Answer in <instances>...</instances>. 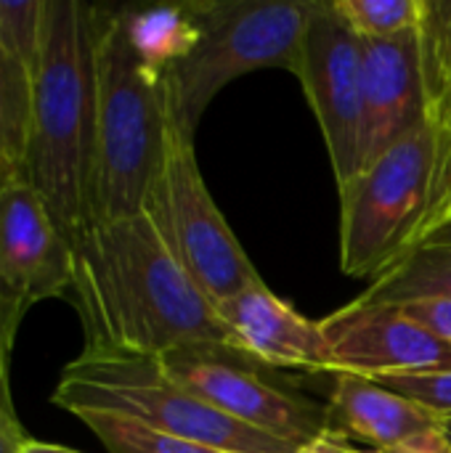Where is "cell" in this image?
<instances>
[{
    "instance_id": "cell-1",
    "label": "cell",
    "mask_w": 451,
    "mask_h": 453,
    "mask_svg": "<svg viewBox=\"0 0 451 453\" xmlns=\"http://www.w3.org/2000/svg\"><path fill=\"white\" fill-rule=\"evenodd\" d=\"M72 305L85 353L159 358L237 342L210 297L165 247L146 212L88 226L72 244Z\"/></svg>"
},
{
    "instance_id": "cell-2",
    "label": "cell",
    "mask_w": 451,
    "mask_h": 453,
    "mask_svg": "<svg viewBox=\"0 0 451 453\" xmlns=\"http://www.w3.org/2000/svg\"><path fill=\"white\" fill-rule=\"evenodd\" d=\"M98 5L45 0V35L32 77V117L19 178L48 204L69 244L90 226L96 151Z\"/></svg>"
},
{
    "instance_id": "cell-3",
    "label": "cell",
    "mask_w": 451,
    "mask_h": 453,
    "mask_svg": "<svg viewBox=\"0 0 451 453\" xmlns=\"http://www.w3.org/2000/svg\"><path fill=\"white\" fill-rule=\"evenodd\" d=\"M167 130L165 74L130 42L125 8H98L90 226L144 212Z\"/></svg>"
},
{
    "instance_id": "cell-4",
    "label": "cell",
    "mask_w": 451,
    "mask_h": 453,
    "mask_svg": "<svg viewBox=\"0 0 451 453\" xmlns=\"http://www.w3.org/2000/svg\"><path fill=\"white\" fill-rule=\"evenodd\" d=\"M319 0H205L191 3L194 40L165 72L170 122L194 138L210 101L258 69L295 72Z\"/></svg>"
},
{
    "instance_id": "cell-5",
    "label": "cell",
    "mask_w": 451,
    "mask_h": 453,
    "mask_svg": "<svg viewBox=\"0 0 451 453\" xmlns=\"http://www.w3.org/2000/svg\"><path fill=\"white\" fill-rule=\"evenodd\" d=\"M53 403L72 417L104 411L136 419L157 433L229 453H295L298 446L239 425L173 382L157 358L80 353L53 390Z\"/></svg>"
},
{
    "instance_id": "cell-6",
    "label": "cell",
    "mask_w": 451,
    "mask_h": 453,
    "mask_svg": "<svg viewBox=\"0 0 451 453\" xmlns=\"http://www.w3.org/2000/svg\"><path fill=\"white\" fill-rule=\"evenodd\" d=\"M439 173V133L425 119L340 186V271L377 279L423 234Z\"/></svg>"
},
{
    "instance_id": "cell-7",
    "label": "cell",
    "mask_w": 451,
    "mask_h": 453,
    "mask_svg": "<svg viewBox=\"0 0 451 453\" xmlns=\"http://www.w3.org/2000/svg\"><path fill=\"white\" fill-rule=\"evenodd\" d=\"M144 212L170 255L213 305L263 281L205 186L194 138L173 122Z\"/></svg>"
},
{
    "instance_id": "cell-8",
    "label": "cell",
    "mask_w": 451,
    "mask_h": 453,
    "mask_svg": "<svg viewBox=\"0 0 451 453\" xmlns=\"http://www.w3.org/2000/svg\"><path fill=\"white\" fill-rule=\"evenodd\" d=\"M159 369L223 417L292 446L330 430L327 409L274 382L263 364L223 348H178L157 358Z\"/></svg>"
},
{
    "instance_id": "cell-9",
    "label": "cell",
    "mask_w": 451,
    "mask_h": 453,
    "mask_svg": "<svg viewBox=\"0 0 451 453\" xmlns=\"http://www.w3.org/2000/svg\"><path fill=\"white\" fill-rule=\"evenodd\" d=\"M362 64L364 40L340 19L332 0H319L292 74L322 127L338 188L362 170Z\"/></svg>"
},
{
    "instance_id": "cell-10",
    "label": "cell",
    "mask_w": 451,
    "mask_h": 453,
    "mask_svg": "<svg viewBox=\"0 0 451 453\" xmlns=\"http://www.w3.org/2000/svg\"><path fill=\"white\" fill-rule=\"evenodd\" d=\"M335 374L391 380L451 372V345L401 305L354 300L319 321Z\"/></svg>"
},
{
    "instance_id": "cell-11",
    "label": "cell",
    "mask_w": 451,
    "mask_h": 453,
    "mask_svg": "<svg viewBox=\"0 0 451 453\" xmlns=\"http://www.w3.org/2000/svg\"><path fill=\"white\" fill-rule=\"evenodd\" d=\"M0 281L29 305L72 287V244L45 199L21 178L0 186Z\"/></svg>"
},
{
    "instance_id": "cell-12",
    "label": "cell",
    "mask_w": 451,
    "mask_h": 453,
    "mask_svg": "<svg viewBox=\"0 0 451 453\" xmlns=\"http://www.w3.org/2000/svg\"><path fill=\"white\" fill-rule=\"evenodd\" d=\"M362 167L428 119L417 27L383 40H364L362 64Z\"/></svg>"
},
{
    "instance_id": "cell-13",
    "label": "cell",
    "mask_w": 451,
    "mask_h": 453,
    "mask_svg": "<svg viewBox=\"0 0 451 453\" xmlns=\"http://www.w3.org/2000/svg\"><path fill=\"white\" fill-rule=\"evenodd\" d=\"M237 348L266 369L332 372L319 321L306 319L263 281L215 305Z\"/></svg>"
},
{
    "instance_id": "cell-14",
    "label": "cell",
    "mask_w": 451,
    "mask_h": 453,
    "mask_svg": "<svg viewBox=\"0 0 451 453\" xmlns=\"http://www.w3.org/2000/svg\"><path fill=\"white\" fill-rule=\"evenodd\" d=\"M330 427L372 443L377 451L396 449L423 433L444 427V422L412 398L359 374H335L330 406Z\"/></svg>"
},
{
    "instance_id": "cell-15",
    "label": "cell",
    "mask_w": 451,
    "mask_h": 453,
    "mask_svg": "<svg viewBox=\"0 0 451 453\" xmlns=\"http://www.w3.org/2000/svg\"><path fill=\"white\" fill-rule=\"evenodd\" d=\"M359 300L407 305L417 300L451 303V218L428 228Z\"/></svg>"
},
{
    "instance_id": "cell-16",
    "label": "cell",
    "mask_w": 451,
    "mask_h": 453,
    "mask_svg": "<svg viewBox=\"0 0 451 453\" xmlns=\"http://www.w3.org/2000/svg\"><path fill=\"white\" fill-rule=\"evenodd\" d=\"M417 40L428 122L441 141L451 135V0H420Z\"/></svg>"
},
{
    "instance_id": "cell-17",
    "label": "cell",
    "mask_w": 451,
    "mask_h": 453,
    "mask_svg": "<svg viewBox=\"0 0 451 453\" xmlns=\"http://www.w3.org/2000/svg\"><path fill=\"white\" fill-rule=\"evenodd\" d=\"M32 117V72L0 45V162L21 173Z\"/></svg>"
},
{
    "instance_id": "cell-18",
    "label": "cell",
    "mask_w": 451,
    "mask_h": 453,
    "mask_svg": "<svg viewBox=\"0 0 451 453\" xmlns=\"http://www.w3.org/2000/svg\"><path fill=\"white\" fill-rule=\"evenodd\" d=\"M77 419L104 443V449L109 453H229L221 449H210L205 443L157 433L120 414L85 411V414H77Z\"/></svg>"
},
{
    "instance_id": "cell-19",
    "label": "cell",
    "mask_w": 451,
    "mask_h": 453,
    "mask_svg": "<svg viewBox=\"0 0 451 453\" xmlns=\"http://www.w3.org/2000/svg\"><path fill=\"white\" fill-rule=\"evenodd\" d=\"M332 5L362 40L409 32L420 19V0H332Z\"/></svg>"
},
{
    "instance_id": "cell-20",
    "label": "cell",
    "mask_w": 451,
    "mask_h": 453,
    "mask_svg": "<svg viewBox=\"0 0 451 453\" xmlns=\"http://www.w3.org/2000/svg\"><path fill=\"white\" fill-rule=\"evenodd\" d=\"M45 35V0H0V45L35 77Z\"/></svg>"
},
{
    "instance_id": "cell-21",
    "label": "cell",
    "mask_w": 451,
    "mask_h": 453,
    "mask_svg": "<svg viewBox=\"0 0 451 453\" xmlns=\"http://www.w3.org/2000/svg\"><path fill=\"white\" fill-rule=\"evenodd\" d=\"M32 305L19 297L13 289H8L0 281V411L19 417L13 406V393H11V358H13V342L21 326V319L27 316Z\"/></svg>"
},
{
    "instance_id": "cell-22",
    "label": "cell",
    "mask_w": 451,
    "mask_h": 453,
    "mask_svg": "<svg viewBox=\"0 0 451 453\" xmlns=\"http://www.w3.org/2000/svg\"><path fill=\"white\" fill-rule=\"evenodd\" d=\"M385 388L412 398L441 422H451V372H433V374H412V377H391L377 380Z\"/></svg>"
},
{
    "instance_id": "cell-23",
    "label": "cell",
    "mask_w": 451,
    "mask_h": 453,
    "mask_svg": "<svg viewBox=\"0 0 451 453\" xmlns=\"http://www.w3.org/2000/svg\"><path fill=\"white\" fill-rule=\"evenodd\" d=\"M451 218V135L439 141V173H436V188H433V204H431V215L425 220V228H433L436 223ZM420 234V236H423ZM417 236V239H420Z\"/></svg>"
},
{
    "instance_id": "cell-24",
    "label": "cell",
    "mask_w": 451,
    "mask_h": 453,
    "mask_svg": "<svg viewBox=\"0 0 451 453\" xmlns=\"http://www.w3.org/2000/svg\"><path fill=\"white\" fill-rule=\"evenodd\" d=\"M417 324L451 345V303L449 300H417L401 305Z\"/></svg>"
},
{
    "instance_id": "cell-25",
    "label": "cell",
    "mask_w": 451,
    "mask_h": 453,
    "mask_svg": "<svg viewBox=\"0 0 451 453\" xmlns=\"http://www.w3.org/2000/svg\"><path fill=\"white\" fill-rule=\"evenodd\" d=\"M377 453H451V441L447 438L444 427L439 430H431V433H423L396 449H388V451H377Z\"/></svg>"
},
{
    "instance_id": "cell-26",
    "label": "cell",
    "mask_w": 451,
    "mask_h": 453,
    "mask_svg": "<svg viewBox=\"0 0 451 453\" xmlns=\"http://www.w3.org/2000/svg\"><path fill=\"white\" fill-rule=\"evenodd\" d=\"M27 435L19 425V417L0 411V453H21Z\"/></svg>"
},
{
    "instance_id": "cell-27",
    "label": "cell",
    "mask_w": 451,
    "mask_h": 453,
    "mask_svg": "<svg viewBox=\"0 0 451 453\" xmlns=\"http://www.w3.org/2000/svg\"><path fill=\"white\" fill-rule=\"evenodd\" d=\"M354 449L351 446H346V441H343V435L338 433V430H327V433H322L319 438H314L311 443H306V446H300L295 453H351Z\"/></svg>"
},
{
    "instance_id": "cell-28",
    "label": "cell",
    "mask_w": 451,
    "mask_h": 453,
    "mask_svg": "<svg viewBox=\"0 0 451 453\" xmlns=\"http://www.w3.org/2000/svg\"><path fill=\"white\" fill-rule=\"evenodd\" d=\"M21 453H80L72 451V449H64V446H56V443H43V441H29L21 446Z\"/></svg>"
},
{
    "instance_id": "cell-29",
    "label": "cell",
    "mask_w": 451,
    "mask_h": 453,
    "mask_svg": "<svg viewBox=\"0 0 451 453\" xmlns=\"http://www.w3.org/2000/svg\"><path fill=\"white\" fill-rule=\"evenodd\" d=\"M13 178H19V173L0 162V186H5V183H8V180H13Z\"/></svg>"
},
{
    "instance_id": "cell-30",
    "label": "cell",
    "mask_w": 451,
    "mask_h": 453,
    "mask_svg": "<svg viewBox=\"0 0 451 453\" xmlns=\"http://www.w3.org/2000/svg\"><path fill=\"white\" fill-rule=\"evenodd\" d=\"M444 433H447V438L451 441V422H444Z\"/></svg>"
},
{
    "instance_id": "cell-31",
    "label": "cell",
    "mask_w": 451,
    "mask_h": 453,
    "mask_svg": "<svg viewBox=\"0 0 451 453\" xmlns=\"http://www.w3.org/2000/svg\"><path fill=\"white\" fill-rule=\"evenodd\" d=\"M351 453H364V451H356V449H354V451H351Z\"/></svg>"
}]
</instances>
